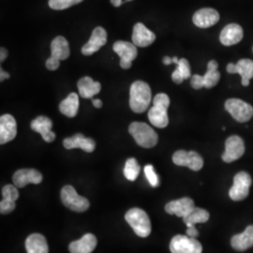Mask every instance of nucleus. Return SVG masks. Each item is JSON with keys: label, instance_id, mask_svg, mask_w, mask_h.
Listing matches in <instances>:
<instances>
[{"label": "nucleus", "instance_id": "f257e3e1", "mask_svg": "<svg viewBox=\"0 0 253 253\" xmlns=\"http://www.w3.org/2000/svg\"><path fill=\"white\" fill-rule=\"evenodd\" d=\"M152 100L151 89L145 82L136 81L129 89V107L137 114L146 111Z\"/></svg>", "mask_w": 253, "mask_h": 253}, {"label": "nucleus", "instance_id": "f03ea898", "mask_svg": "<svg viewBox=\"0 0 253 253\" xmlns=\"http://www.w3.org/2000/svg\"><path fill=\"white\" fill-rule=\"evenodd\" d=\"M170 106V98L164 94L160 93L155 96L153 106L148 111V119L153 126L163 128L168 126V108Z\"/></svg>", "mask_w": 253, "mask_h": 253}, {"label": "nucleus", "instance_id": "7ed1b4c3", "mask_svg": "<svg viewBox=\"0 0 253 253\" xmlns=\"http://www.w3.org/2000/svg\"><path fill=\"white\" fill-rule=\"evenodd\" d=\"M130 135L135 140L137 145L144 148H151L158 144L159 136L149 125L143 122H133L128 126Z\"/></svg>", "mask_w": 253, "mask_h": 253}, {"label": "nucleus", "instance_id": "20e7f679", "mask_svg": "<svg viewBox=\"0 0 253 253\" xmlns=\"http://www.w3.org/2000/svg\"><path fill=\"white\" fill-rule=\"evenodd\" d=\"M125 219L140 237H147L151 233V222L146 212L141 208H131L125 215Z\"/></svg>", "mask_w": 253, "mask_h": 253}, {"label": "nucleus", "instance_id": "39448f33", "mask_svg": "<svg viewBox=\"0 0 253 253\" xmlns=\"http://www.w3.org/2000/svg\"><path fill=\"white\" fill-rule=\"evenodd\" d=\"M71 54L68 41L62 36L54 38L51 43V56L46 60V68L55 71L59 68L60 61L67 59Z\"/></svg>", "mask_w": 253, "mask_h": 253}, {"label": "nucleus", "instance_id": "423d86ee", "mask_svg": "<svg viewBox=\"0 0 253 253\" xmlns=\"http://www.w3.org/2000/svg\"><path fill=\"white\" fill-rule=\"evenodd\" d=\"M218 65L216 60L209 61L208 65V72L204 76L194 74L190 78V84L194 89H201L203 87L212 88L217 85L220 79V73L217 71Z\"/></svg>", "mask_w": 253, "mask_h": 253}, {"label": "nucleus", "instance_id": "0eeeda50", "mask_svg": "<svg viewBox=\"0 0 253 253\" xmlns=\"http://www.w3.org/2000/svg\"><path fill=\"white\" fill-rule=\"evenodd\" d=\"M60 197L64 206L74 212H84L90 206L89 201L80 196L71 185H67L62 188Z\"/></svg>", "mask_w": 253, "mask_h": 253}, {"label": "nucleus", "instance_id": "6e6552de", "mask_svg": "<svg viewBox=\"0 0 253 253\" xmlns=\"http://www.w3.org/2000/svg\"><path fill=\"white\" fill-rule=\"evenodd\" d=\"M172 253H202L203 247L199 241L189 235H175L170 243Z\"/></svg>", "mask_w": 253, "mask_h": 253}, {"label": "nucleus", "instance_id": "1a4fd4ad", "mask_svg": "<svg viewBox=\"0 0 253 253\" xmlns=\"http://www.w3.org/2000/svg\"><path fill=\"white\" fill-rule=\"evenodd\" d=\"M227 112L237 122L245 123L251 120L253 116V107L244 100L239 99H230L225 102Z\"/></svg>", "mask_w": 253, "mask_h": 253}, {"label": "nucleus", "instance_id": "9d476101", "mask_svg": "<svg viewBox=\"0 0 253 253\" xmlns=\"http://www.w3.org/2000/svg\"><path fill=\"white\" fill-rule=\"evenodd\" d=\"M253 184L252 176L246 172L235 174L234 184L229 190V196L233 201H242L249 196L250 188Z\"/></svg>", "mask_w": 253, "mask_h": 253}, {"label": "nucleus", "instance_id": "9b49d317", "mask_svg": "<svg viewBox=\"0 0 253 253\" xmlns=\"http://www.w3.org/2000/svg\"><path fill=\"white\" fill-rule=\"evenodd\" d=\"M172 162L177 166H185L195 172L200 171L204 166L203 158L195 151L178 150L173 154Z\"/></svg>", "mask_w": 253, "mask_h": 253}, {"label": "nucleus", "instance_id": "f8f14e48", "mask_svg": "<svg viewBox=\"0 0 253 253\" xmlns=\"http://www.w3.org/2000/svg\"><path fill=\"white\" fill-rule=\"evenodd\" d=\"M113 49L120 56L121 68L124 70H128L138 54L136 46L131 42L118 41L115 42Z\"/></svg>", "mask_w": 253, "mask_h": 253}, {"label": "nucleus", "instance_id": "ddd939ff", "mask_svg": "<svg viewBox=\"0 0 253 253\" xmlns=\"http://www.w3.org/2000/svg\"><path fill=\"white\" fill-rule=\"evenodd\" d=\"M245 153V144L243 139L239 136H231L225 142V151L222 155L223 162L233 163L239 160Z\"/></svg>", "mask_w": 253, "mask_h": 253}, {"label": "nucleus", "instance_id": "4468645a", "mask_svg": "<svg viewBox=\"0 0 253 253\" xmlns=\"http://www.w3.org/2000/svg\"><path fill=\"white\" fill-rule=\"evenodd\" d=\"M107 42V32L103 27H96L92 34L89 41L83 46L82 54L84 55H91L98 52L100 48L105 45Z\"/></svg>", "mask_w": 253, "mask_h": 253}, {"label": "nucleus", "instance_id": "2eb2a0df", "mask_svg": "<svg viewBox=\"0 0 253 253\" xmlns=\"http://www.w3.org/2000/svg\"><path fill=\"white\" fill-rule=\"evenodd\" d=\"M42 174L36 169H20L12 176L13 184L22 189L28 184H40L42 182Z\"/></svg>", "mask_w": 253, "mask_h": 253}, {"label": "nucleus", "instance_id": "dca6fc26", "mask_svg": "<svg viewBox=\"0 0 253 253\" xmlns=\"http://www.w3.org/2000/svg\"><path fill=\"white\" fill-rule=\"evenodd\" d=\"M227 73H238L241 76L242 84L248 86L253 78V61L251 59H240L237 64L230 63L227 66Z\"/></svg>", "mask_w": 253, "mask_h": 253}, {"label": "nucleus", "instance_id": "f3484780", "mask_svg": "<svg viewBox=\"0 0 253 253\" xmlns=\"http://www.w3.org/2000/svg\"><path fill=\"white\" fill-rule=\"evenodd\" d=\"M3 200L0 202V213L6 215L11 213L15 208V202L19 198L18 188L14 185H6L2 189Z\"/></svg>", "mask_w": 253, "mask_h": 253}, {"label": "nucleus", "instance_id": "a211bd4d", "mask_svg": "<svg viewBox=\"0 0 253 253\" xmlns=\"http://www.w3.org/2000/svg\"><path fill=\"white\" fill-rule=\"evenodd\" d=\"M17 134L16 120L11 115H4L0 118V144L4 145L12 141Z\"/></svg>", "mask_w": 253, "mask_h": 253}, {"label": "nucleus", "instance_id": "6ab92c4d", "mask_svg": "<svg viewBox=\"0 0 253 253\" xmlns=\"http://www.w3.org/2000/svg\"><path fill=\"white\" fill-rule=\"evenodd\" d=\"M193 200L184 197L181 199L174 200L165 206V211L170 215H175L177 217H184L189 215L194 209Z\"/></svg>", "mask_w": 253, "mask_h": 253}, {"label": "nucleus", "instance_id": "aec40b11", "mask_svg": "<svg viewBox=\"0 0 253 253\" xmlns=\"http://www.w3.org/2000/svg\"><path fill=\"white\" fill-rule=\"evenodd\" d=\"M192 21L196 27L208 28L213 27L219 21V13L216 9L211 8L201 9L194 13Z\"/></svg>", "mask_w": 253, "mask_h": 253}, {"label": "nucleus", "instance_id": "412c9836", "mask_svg": "<svg viewBox=\"0 0 253 253\" xmlns=\"http://www.w3.org/2000/svg\"><path fill=\"white\" fill-rule=\"evenodd\" d=\"M64 147L66 149H74V148H81L82 150L92 153L96 148V143L93 139L85 137L82 133H77L75 135L64 139Z\"/></svg>", "mask_w": 253, "mask_h": 253}, {"label": "nucleus", "instance_id": "4be33fe9", "mask_svg": "<svg viewBox=\"0 0 253 253\" xmlns=\"http://www.w3.org/2000/svg\"><path fill=\"white\" fill-rule=\"evenodd\" d=\"M52 120L44 116H40L31 122V128L40 133L46 143H52L55 139V133L52 131Z\"/></svg>", "mask_w": 253, "mask_h": 253}, {"label": "nucleus", "instance_id": "5701e85b", "mask_svg": "<svg viewBox=\"0 0 253 253\" xmlns=\"http://www.w3.org/2000/svg\"><path fill=\"white\" fill-rule=\"evenodd\" d=\"M243 28L237 24H230L224 27L220 33L219 41L225 46L235 45L243 39Z\"/></svg>", "mask_w": 253, "mask_h": 253}, {"label": "nucleus", "instance_id": "b1692460", "mask_svg": "<svg viewBox=\"0 0 253 253\" xmlns=\"http://www.w3.org/2000/svg\"><path fill=\"white\" fill-rule=\"evenodd\" d=\"M156 41V35L154 32L146 28L144 24L137 23L133 27L132 43L137 47H147L151 45Z\"/></svg>", "mask_w": 253, "mask_h": 253}, {"label": "nucleus", "instance_id": "393cba45", "mask_svg": "<svg viewBox=\"0 0 253 253\" xmlns=\"http://www.w3.org/2000/svg\"><path fill=\"white\" fill-rule=\"evenodd\" d=\"M97 238L92 234H86L81 239L72 242L69 246L71 253H91L97 246Z\"/></svg>", "mask_w": 253, "mask_h": 253}, {"label": "nucleus", "instance_id": "a878e982", "mask_svg": "<svg viewBox=\"0 0 253 253\" xmlns=\"http://www.w3.org/2000/svg\"><path fill=\"white\" fill-rule=\"evenodd\" d=\"M77 87L82 98L92 99L95 95L100 93L101 84L99 82L93 81L92 78L85 76L78 81Z\"/></svg>", "mask_w": 253, "mask_h": 253}, {"label": "nucleus", "instance_id": "bb28decb", "mask_svg": "<svg viewBox=\"0 0 253 253\" xmlns=\"http://www.w3.org/2000/svg\"><path fill=\"white\" fill-rule=\"evenodd\" d=\"M231 245L238 252H244L253 247V225L247 227L242 234L234 235Z\"/></svg>", "mask_w": 253, "mask_h": 253}, {"label": "nucleus", "instance_id": "cd10ccee", "mask_svg": "<svg viewBox=\"0 0 253 253\" xmlns=\"http://www.w3.org/2000/svg\"><path fill=\"white\" fill-rule=\"evenodd\" d=\"M27 253H49L46 238L41 234H32L26 240Z\"/></svg>", "mask_w": 253, "mask_h": 253}, {"label": "nucleus", "instance_id": "c85d7f7f", "mask_svg": "<svg viewBox=\"0 0 253 253\" xmlns=\"http://www.w3.org/2000/svg\"><path fill=\"white\" fill-rule=\"evenodd\" d=\"M80 106L79 97L76 93H71L59 104V111L68 118L76 117Z\"/></svg>", "mask_w": 253, "mask_h": 253}, {"label": "nucleus", "instance_id": "c756f323", "mask_svg": "<svg viewBox=\"0 0 253 253\" xmlns=\"http://www.w3.org/2000/svg\"><path fill=\"white\" fill-rule=\"evenodd\" d=\"M209 219V213L203 208H194L189 215L183 217V221L187 228H195L198 223L207 222Z\"/></svg>", "mask_w": 253, "mask_h": 253}, {"label": "nucleus", "instance_id": "7c9ffc66", "mask_svg": "<svg viewBox=\"0 0 253 253\" xmlns=\"http://www.w3.org/2000/svg\"><path fill=\"white\" fill-rule=\"evenodd\" d=\"M140 165L137 163L136 159L130 158L126 160L125 167H124V175L127 180L135 181L140 173Z\"/></svg>", "mask_w": 253, "mask_h": 253}, {"label": "nucleus", "instance_id": "2f4dec72", "mask_svg": "<svg viewBox=\"0 0 253 253\" xmlns=\"http://www.w3.org/2000/svg\"><path fill=\"white\" fill-rule=\"evenodd\" d=\"M82 1L84 0H49V6L51 9L61 10L77 5L81 3Z\"/></svg>", "mask_w": 253, "mask_h": 253}, {"label": "nucleus", "instance_id": "473e14b6", "mask_svg": "<svg viewBox=\"0 0 253 253\" xmlns=\"http://www.w3.org/2000/svg\"><path fill=\"white\" fill-rule=\"evenodd\" d=\"M145 174L149 182V184L153 187L157 188L160 186V178L158 174L155 172L153 166L151 164H148L145 167Z\"/></svg>", "mask_w": 253, "mask_h": 253}, {"label": "nucleus", "instance_id": "72a5a7b5", "mask_svg": "<svg viewBox=\"0 0 253 253\" xmlns=\"http://www.w3.org/2000/svg\"><path fill=\"white\" fill-rule=\"evenodd\" d=\"M176 66H177L176 70L179 71V73L183 76L184 80L191 78L190 63H189V61L186 58H181V59H179V62L177 63Z\"/></svg>", "mask_w": 253, "mask_h": 253}, {"label": "nucleus", "instance_id": "f704fd0d", "mask_svg": "<svg viewBox=\"0 0 253 253\" xmlns=\"http://www.w3.org/2000/svg\"><path fill=\"white\" fill-rule=\"evenodd\" d=\"M172 81L174 82L175 84H180L181 83L184 81V78H183V76L181 75V73H179L178 70H175V71L172 73Z\"/></svg>", "mask_w": 253, "mask_h": 253}, {"label": "nucleus", "instance_id": "c9c22d12", "mask_svg": "<svg viewBox=\"0 0 253 253\" xmlns=\"http://www.w3.org/2000/svg\"><path fill=\"white\" fill-rule=\"evenodd\" d=\"M187 235L196 238L199 235V232L196 228H187Z\"/></svg>", "mask_w": 253, "mask_h": 253}, {"label": "nucleus", "instance_id": "e433bc0d", "mask_svg": "<svg viewBox=\"0 0 253 253\" xmlns=\"http://www.w3.org/2000/svg\"><path fill=\"white\" fill-rule=\"evenodd\" d=\"M7 56H8V51L2 47L0 50V61L3 62L7 58Z\"/></svg>", "mask_w": 253, "mask_h": 253}, {"label": "nucleus", "instance_id": "4c0bfd02", "mask_svg": "<svg viewBox=\"0 0 253 253\" xmlns=\"http://www.w3.org/2000/svg\"><path fill=\"white\" fill-rule=\"evenodd\" d=\"M9 73H7V72H5V71H3L2 69H0V81L2 82L3 80H5V79H9Z\"/></svg>", "mask_w": 253, "mask_h": 253}, {"label": "nucleus", "instance_id": "58836bf2", "mask_svg": "<svg viewBox=\"0 0 253 253\" xmlns=\"http://www.w3.org/2000/svg\"><path fill=\"white\" fill-rule=\"evenodd\" d=\"M92 104L94 105V107H96L97 109H100L102 107V101L99 100V99H95V100H92Z\"/></svg>", "mask_w": 253, "mask_h": 253}, {"label": "nucleus", "instance_id": "ea45409f", "mask_svg": "<svg viewBox=\"0 0 253 253\" xmlns=\"http://www.w3.org/2000/svg\"><path fill=\"white\" fill-rule=\"evenodd\" d=\"M123 0H111V3L115 6V7H120L122 4Z\"/></svg>", "mask_w": 253, "mask_h": 253}, {"label": "nucleus", "instance_id": "a19ab883", "mask_svg": "<svg viewBox=\"0 0 253 253\" xmlns=\"http://www.w3.org/2000/svg\"><path fill=\"white\" fill-rule=\"evenodd\" d=\"M172 62V58H170L169 56H164L163 57V63L165 64V65H169V64H171Z\"/></svg>", "mask_w": 253, "mask_h": 253}, {"label": "nucleus", "instance_id": "79ce46f5", "mask_svg": "<svg viewBox=\"0 0 253 253\" xmlns=\"http://www.w3.org/2000/svg\"><path fill=\"white\" fill-rule=\"evenodd\" d=\"M172 62L174 64H176L177 65V63L179 62V59L176 57V56H174V57H172Z\"/></svg>", "mask_w": 253, "mask_h": 253}, {"label": "nucleus", "instance_id": "37998d69", "mask_svg": "<svg viewBox=\"0 0 253 253\" xmlns=\"http://www.w3.org/2000/svg\"></svg>", "mask_w": 253, "mask_h": 253}, {"label": "nucleus", "instance_id": "c03bdc74", "mask_svg": "<svg viewBox=\"0 0 253 253\" xmlns=\"http://www.w3.org/2000/svg\"><path fill=\"white\" fill-rule=\"evenodd\" d=\"M125 1H126V0H125Z\"/></svg>", "mask_w": 253, "mask_h": 253}]
</instances>
